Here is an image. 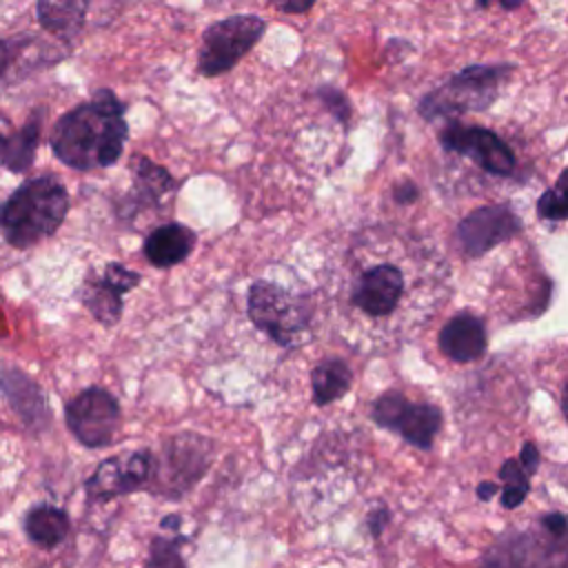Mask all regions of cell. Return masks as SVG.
Listing matches in <instances>:
<instances>
[{"label": "cell", "instance_id": "3957f363", "mask_svg": "<svg viewBox=\"0 0 568 568\" xmlns=\"http://www.w3.org/2000/svg\"><path fill=\"white\" fill-rule=\"evenodd\" d=\"M481 568H568V519L550 513L510 530L486 552Z\"/></svg>", "mask_w": 568, "mask_h": 568}, {"label": "cell", "instance_id": "d6986e66", "mask_svg": "<svg viewBox=\"0 0 568 568\" xmlns=\"http://www.w3.org/2000/svg\"><path fill=\"white\" fill-rule=\"evenodd\" d=\"M69 528L67 510L51 504H38L24 515V532L40 548H55L69 535Z\"/></svg>", "mask_w": 568, "mask_h": 568}, {"label": "cell", "instance_id": "83f0119b", "mask_svg": "<svg viewBox=\"0 0 568 568\" xmlns=\"http://www.w3.org/2000/svg\"><path fill=\"white\" fill-rule=\"evenodd\" d=\"M160 526H162V528H171V530H178V528H180V515H166V517H162Z\"/></svg>", "mask_w": 568, "mask_h": 568}, {"label": "cell", "instance_id": "ba28073f", "mask_svg": "<svg viewBox=\"0 0 568 568\" xmlns=\"http://www.w3.org/2000/svg\"><path fill=\"white\" fill-rule=\"evenodd\" d=\"M155 468V455L149 448L106 457L87 477L84 490L91 501H109L133 490L149 488Z\"/></svg>", "mask_w": 568, "mask_h": 568}, {"label": "cell", "instance_id": "9c48e42d", "mask_svg": "<svg viewBox=\"0 0 568 568\" xmlns=\"http://www.w3.org/2000/svg\"><path fill=\"white\" fill-rule=\"evenodd\" d=\"M373 419L419 448H428L442 426V413L435 406L415 404L395 390L375 399Z\"/></svg>", "mask_w": 568, "mask_h": 568}, {"label": "cell", "instance_id": "7a4b0ae2", "mask_svg": "<svg viewBox=\"0 0 568 568\" xmlns=\"http://www.w3.org/2000/svg\"><path fill=\"white\" fill-rule=\"evenodd\" d=\"M69 213L67 186L51 173L22 182L0 202V233L13 248H31L51 237Z\"/></svg>", "mask_w": 568, "mask_h": 568}, {"label": "cell", "instance_id": "f1b7e54d", "mask_svg": "<svg viewBox=\"0 0 568 568\" xmlns=\"http://www.w3.org/2000/svg\"><path fill=\"white\" fill-rule=\"evenodd\" d=\"M9 138H11V135H4V133L0 131V166L4 164V158H7V151H9Z\"/></svg>", "mask_w": 568, "mask_h": 568}, {"label": "cell", "instance_id": "9a60e30c", "mask_svg": "<svg viewBox=\"0 0 568 568\" xmlns=\"http://www.w3.org/2000/svg\"><path fill=\"white\" fill-rule=\"evenodd\" d=\"M519 229L517 217L501 206L475 211L459 224V242L466 253L479 255Z\"/></svg>", "mask_w": 568, "mask_h": 568}, {"label": "cell", "instance_id": "52a82bcc", "mask_svg": "<svg viewBox=\"0 0 568 568\" xmlns=\"http://www.w3.org/2000/svg\"><path fill=\"white\" fill-rule=\"evenodd\" d=\"M64 422L82 446L104 448L120 428V402L111 390L89 386L64 404Z\"/></svg>", "mask_w": 568, "mask_h": 568}, {"label": "cell", "instance_id": "4fadbf2b", "mask_svg": "<svg viewBox=\"0 0 568 568\" xmlns=\"http://www.w3.org/2000/svg\"><path fill=\"white\" fill-rule=\"evenodd\" d=\"M442 142L446 149L475 160L488 173L508 175L513 171V164H515L513 151L493 131L477 129V126L450 124L442 133Z\"/></svg>", "mask_w": 568, "mask_h": 568}, {"label": "cell", "instance_id": "7c38bea8", "mask_svg": "<svg viewBox=\"0 0 568 568\" xmlns=\"http://www.w3.org/2000/svg\"><path fill=\"white\" fill-rule=\"evenodd\" d=\"M497 69H466L446 87L424 100V113H453L466 109H481L495 95Z\"/></svg>", "mask_w": 568, "mask_h": 568}, {"label": "cell", "instance_id": "ffe728a7", "mask_svg": "<svg viewBox=\"0 0 568 568\" xmlns=\"http://www.w3.org/2000/svg\"><path fill=\"white\" fill-rule=\"evenodd\" d=\"M87 11H89V2L84 0H64V2L42 0L36 4L40 27L58 38H75L84 24Z\"/></svg>", "mask_w": 568, "mask_h": 568}, {"label": "cell", "instance_id": "277c9868", "mask_svg": "<svg viewBox=\"0 0 568 568\" xmlns=\"http://www.w3.org/2000/svg\"><path fill=\"white\" fill-rule=\"evenodd\" d=\"M246 315L257 331L284 348L295 346L311 322L306 300L268 280H255L248 286Z\"/></svg>", "mask_w": 568, "mask_h": 568}, {"label": "cell", "instance_id": "484cf974", "mask_svg": "<svg viewBox=\"0 0 568 568\" xmlns=\"http://www.w3.org/2000/svg\"><path fill=\"white\" fill-rule=\"evenodd\" d=\"M313 7V2H277L275 4V9L277 11H282V13H304V11H308Z\"/></svg>", "mask_w": 568, "mask_h": 568}, {"label": "cell", "instance_id": "f546056e", "mask_svg": "<svg viewBox=\"0 0 568 568\" xmlns=\"http://www.w3.org/2000/svg\"><path fill=\"white\" fill-rule=\"evenodd\" d=\"M564 413H566V419H568V384H566V390H564Z\"/></svg>", "mask_w": 568, "mask_h": 568}, {"label": "cell", "instance_id": "8992f818", "mask_svg": "<svg viewBox=\"0 0 568 568\" xmlns=\"http://www.w3.org/2000/svg\"><path fill=\"white\" fill-rule=\"evenodd\" d=\"M266 22L255 13H237L211 22L202 31L195 71L215 78L231 71L264 36Z\"/></svg>", "mask_w": 568, "mask_h": 568}, {"label": "cell", "instance_id": "d4e9b609", "mask_svg": "<svg viewBox=\"0 0 568 568\" xmlns=\"http://www.w3.org/2000/svg\"><path fill=\"white\" fill-rule=\"evenodd\" d=\"M539 215L546 220H564L568 217V180L566 175L559 180V184L550 191H546L537 204Z\"/></svg>", "mask_w": 568, "mask_h": 568}, {"label": "cell", "instance_id": "30bf717a", "mask_svg": "<svg viewBox=\"0 0 568 568\" xmlns=\"http://www.w3.org/2000/svg\"><path fill=\"white\" fill-rule=\"evenodd\" d=\"M142 275L122 262H106L100 275H89L80 288V302L91 317L104 326H113L122 317L124 295L140 284Z\"/></svg>", "mask_w": 568, "mask_h": 568}, {"label": "cell", "instance_id": "44dd1931", "mask_svg": "<svg viewBox=\"0 0 568 568\" xmlns=\"http://www.w3.org/2000/svg\"><path fill=\"white\" fill-rule=\"evenodd\" d=\"M351 384H353V373L348 364L339 357H328L311 371V390H313V402L317 406L337 402L348 393Z\"/></svg>", "mask_w": 568, "mask_h": 568}, {"label": "cell", "instance_id": "8fae6325", "mask_svg": "<svg viewBox=\"0 0 568 568\" xmlns=\"http://www.w3.org/2000/svg\"><path fill=\"white\" fill-rule=\"evenodd\" d=\"M406 293L404 271L390 262L364 268L353 286L351 302L368 317L382 320L397 311Z\"/></svg>", "mask_w": 568, "mask_h": 568}, {"label": "cell", "instance_id": "ac0fdd59", "mask_svg": "<svg viewBox=\"0 0 568 568\" xmlns=\"http://www.w3.org/2000/svg\"><path fill=\"white\" fill-rule=\"evenodd\" d=\"M133 173V191H131V211H140L142 206H158L166 193H171L178 182L162 164L144 155H133L131 160Z\"/></svg>", "mask_w": 568, "mask_h": 568}, {"label": "cell", "instance_id": "cb8c5ba5", "mask_svg": "<svg viewBox=\"0 0 568 568\" xmlns=\"http://www.w3.org/2000/svg\"><path fill=\"white\" fill-rule=\"evenodd\" d=\"M182 537H153L149 544L146 568H186L180 546Z\"/></svg>", "mask_w": 568, "mask_h": 568}, {"label": "cell", "instance_id": "5bb4252c", "mask_svg": "<svg viewBox=\"0 0 568 568\" xmlns=\"http://www.w3.org/2000/svg\"><path fill=\"white\" fill-rule=\"evenodd\" d=\"M0 397L31 430H44L51 424V408L40 384L18 366L0 368Z\"/></svg>", "mask_w": 568, "mask_h": 568}, {"label": "cell", "instance_id": "4316f807", "mask_svg": "<svg viewBox=\"0 0 568 568\" xmlns=\"http://www.w3.org/2000/svg\"><path fill=\"white\" fill-rule=\"evenodd\" d=\"M7 67H9V44L0 38V78L4 75Z\"/></svg>", "mask_w": 568, "mask_h": 568}, {"label": "cell", "instance_id": "7402d4cb", "mask_svg": "<svg viewBox=\"0 0 568 568\" xmlns=\"http://www.w3.org/2000/svg\"><path fill=\"white\" fill-rule=\"evenodd\" d=\"M537 468V448L526 444L521 450V462H506L499 470L501 477V506H519L530 488L528 475Z\"/></svg>", "mask_w": 568, "mask_h": 568}, {"label": "cell", "instance_id": "2e32d148", "mask_svg": "<svg viewBox=\"0 0 568 568\" xmlns=\"http://www.w3.org/2000/svg\"><path fill=\"white\" fill-rule=\"evenodd\" d=\"M197 235L191 226L180 222H166L155 226L142 242V253L146 262L155 268H171L184 262L195 248Z\"/></svg>", "mask_w": 568, "mask_h": 568}, {"label": "cell", "instance_id": "e0dca14e", "mask_svg": "<svg viewBox=\"0 0 568 568\" xmlns=\"http://www.w3.org/2000/svg\"><path fill=\"white\" fill-rule=\"evenodd\" d=\"M439 348L455 362L479 359L486 351L484 324L473 315H455L439 333Z\"/></svg>", "mask_w": 568, "mask_h": 568}, {"label": "cell", "instance_id": "5b68a950", "mask_svg": "<svg viewBox=\"0 0 568 568\" xmlns=\"http://www.w3.org/2000/svg\"><path fill=\"white\" fill-rule=\"evenodd\" d=\"M213 453V442L200 433L184 430L171 435L162 444L160 455H155V468L149 490L169 499H180L209 470Z\"/></svg>", "mask_w": 568, "mask_h": 568}, {"label": "cell", "instance_id": "603a6c76", "mask_svg": "<svg viewBox=\"0 0 568 568\" xmlns=\"http://www.w3.org/2000/svg\"><path fill=\"white\" fill-rule=\"evenodd\" d=\"M40 118H42V111H36L33 118L20 131L11 133L9 151L2 164L11 173H24L33 164L36 149L40 142Z\"/></svg>", "mask_w": 568, "mask_h": 568}, {"label": "cell", "instance_id": "6da1fadb", "mask_svg": "<svg viewBox=\"0 0 568 568\" xmlns=\"http://www.w3.org/2000/svg\"><path fill=\"white\" fill-rule=\"evenodd\" d=\"M126 106L111 89H98L91 100L62 113L51 133L53 155L75 171L106 169L115 164L129 138Z\"/></svg>", "mask_w": 568, "mask_h": 568}]
</instances>
